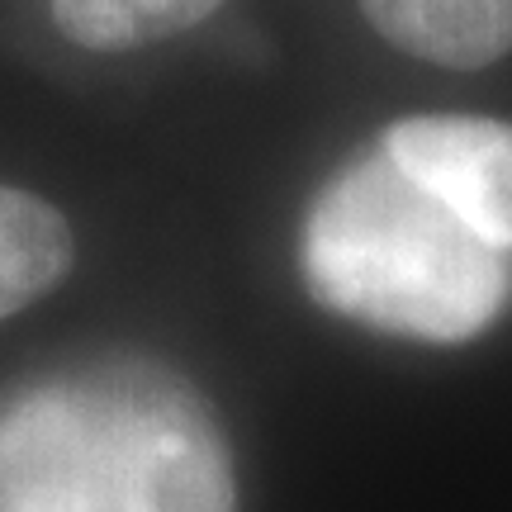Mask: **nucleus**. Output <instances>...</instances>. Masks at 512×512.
<instances>
[{
    "label": "nucleus",
    "mask_w": 512,
    "mask_h": 512,
    "mask_svg": "<svg viewBox=\"0 0 512 512\" xmlns=\"http://www.w3.org/2000/svg\"><path fill=\"white\" fill-rule=\"evenodd\" d=\"M223 0H53L57 29L91 53H133L209 19Z\"/></svg>",
    "instance_id": "7"
},
{
    "label": "nucleus",
    "mask_w": 512,
    "mask_h": 512,
    "mask_svg": "<svg viewBox=\"0 0 512 512\" xmlns=\"http://www.w3.org/2000/svg\"><path fill=\"white\" fill-rule=\"evenodd\" d=\"M328 313L413 342H470L512 299V247L484 238L380 143L313 200L299 242Z\"/></svg>",
    "instance_id": "1"
},
{
    "label": "nucleus",
    "mask_w": 512,
    "mask_h": 512,
    "mask_svg": "<svg viewBox=\"0 0 512 512\" xmlns=\"http://www.w3.org/2000/svg\"><path fill=\"white\" fill-rule=\"evenodd\" d=\"M0 512H114V413L100 370L0 403Z\"/></svg>",
    "instance_id": "3"
},
{
    "label": "nucleus",
    "mask_w": 512,
    "mask_h": 512,
    "mask_svg": "<svg viewBox=\"0 0 512 512\" xmlns=\"http://www.w3.org/2000/svg\"><path fill=\"white\" fill-rule=\"evenodd\" d=\"M380 147L432 195L512 247V128L470 114H413L384 128Z\"/></svg>",
    "instance_id": "4"
},
{
    "label": "nucleus",
    "mask_w": 512,
    "mask_h": 512,
    "mask_svg": "<svg viewBox=\"0 0 512 512\" xmlns=\"http://www.w3.org/2000/svg\"><path fill=\"white\" fill-rule=\"evenodd\" d=\"M72 228L48 200L0 185V318L29 309L72 271Z\"/></svg>",
    "instance_id": "6"
},
{
    "label": "nucleus",
    "mask_w": 512,
    "mask_h": 512,
    "mask_svg": "<svg viewBox=\"0 0 512 512\" xmlns=\"http://www.w3.org/2000/svg\"><path fill=\"white\" fill-rule=\"evenodd\" d=\"M375 34L437 67H489L512 48V0H361Z\"/></svg>",
    "instance_id": "5"
},
{
    "label": "nucleus",
    "mask_w": 512,
    "mask_h": 512,
    "mask_svg": "<svg viewBox=\"0 0 512 512\" xmlns=\"http://www.w3.org/2000/svg\"><path fill=\"white\" fill-rule=\"evenodd\" d=\"M114 413V512H233V460L209 403L147 361L100 370Z\"/></svg>",
    "instance_id": "2"
}]
</instances>
